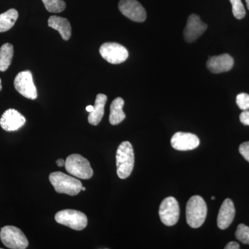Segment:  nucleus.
<instances>
[{
	"mask_svg": "<svg viewBox=\"0 0 249 249\" xmlns=\"http://www.w3.org/2000/svg\"><path fill=\"white\" fill-rule=\"evenodd\" d=\"M119 9L124 16L134 22H142L146 19V11L137 0H120Z\"/></svg>",
	"mask_w": 249,
	"mask_h": 249,
	"instance_id": "9d476101",
	"label": "nucleus"
},
{
	"mask_svg": "<svg viewBox=\"0 0 249 249\" xmlns=\"http://www.w3.org/2000/svg\"><path fill=\"white\" fill-rule=\"evenodd\" d=\"M117 175L121 179L129 178L133 170L134 154L133 147L129 142H121L116 156Z\"/></svg>",
	"mask_w": 249,
	"mask_h": 249,
	"instance_id": "f257e3e1",
	"label": "nucleus"
},
{
	"mask_svg": "<svg viewBox=\"0 0 249 249\" xmlns=\"http://www.w3.org/2000/svg\"><path fill=\"white\" fill-rule=\"evenodd\" d=\"M235 237L242 243L249 245V227L245 224H240L236 230Z\"/></svg>",
	"mask_w": 249,
	"mask_h": 249,
	"instance_id": "5701e85b",
	"label": "nucleus"
},
{
	"mask_svg": "<svg viewBox=\"0 0 249 249\" xmlns=\"http://www.w3.org/2000/svg\"><path fill=\"white\" fill-rule=\"evenodd\" d=\"M0 239L3 245L9 249H25L29 246V241L24 232L14 226L1 228Z\"/></svg>",
	"mask_w": 249,
	"mask_h": 249,
	"instance_id": "39448f33",
	"label": "nucleus"
},
{
	"mask_svg": "<svg viewBox=\"0 0 249 249\" xmlns=\"http://www.w3.org/2000/svg\"><path fill=\"white\" fill-rule=\"evenodd\" d=\"M18 18V11L14 9L0 14V33L6 32L14 27Z\"/></svg>",
	"mask_w": 249,
	"mask_h": 249,
	"instance_id": "aec40b11",
	"label": "nucleus"
},
{
	"mask_svg": "<svg viewBox=\"0 0 249 249\" xmlns=\"http://www.w3.org/2000/svg\"><path fill=\"white\" fill-rule=\"evenodd\" d=\"M65 165L67 171L77 178L89 179L93 176V172L89 160L78 154L69 156Z\"/></svg>",
	"mask_w": 249,
	"mask_h": 249,
	"instance_id": "20e7f679",
	"label": "nucleus"
},
{
	"mask_svg": "<svg viewBox=\"0 0 249 249\" xmlns=\"http://www.w3.org/2000/svg\"><path fill=\"white\" fill-rule=\"evenodd\" d=\"M107 101V97L106 95L99 93L96 96L93 111L90 112L88 116V121L90 124L97 125L100 124L104 115L105 106Z\"/></svg>",
	"mask_w": 249,
	"mask_h": 249,
	"instance_id": "f3484780",
	"label": "nucleus"
},
{
	"mask_svg": "<svg viewBox=\"0 0 249 249\" xmlns=\"http://www.w3.org/2000/svg\"><path fill=\"white\" fill-rule=\"evenodd\" d=\"M58 224L76 231H82L88 225V217L83 213L76 210L67 209L59 211L55 216Z\"/></svg>",
	"mask_w": 249,
	"mask_h": 249,
	"instance_id": "423d86ee",
	"label": "nucleus"
},
{
	"mask_svg": "<svg viewBox=\"0 0 249 249\" xmlns=\"http://www.w3.org/2000/svg\"><path fill=\"white\" fill-rule=\"evenodd\" d=\"M93 107L92 106H87L86 110L88 111V112H91L93 111Z\"/></svg>",
	"mask_w": 249,
	"mask_h": 249,
	"instance_id": "c85d7f7f",
	"label": "nucleus"
},
{
	"mask_svg": "<svg viewBox=\"0 0 249 249\" xmlns=\"http://www.w3.org/2000/svg\"><path fill=\"white\" fill-rule=\"evenodd\" d=\"M240 120L242 124L249 125V110L243 111V112L241 113Z\"/></svg>",
	"mask_w": 249,
	"mask_h": 249,
	"instance_id": "a878e982",
	"label": "nucleus"
},
{
	"mask_svg": "<svg viewBox=\"0 0 249 249\" xmlns=\"http://www.w3.org/2000/svg\"><path fill=\"white\" fill-rule=\"evenodd\" d=\"M234 65V60L228 53L211 57L206 62V67L213 73H220L230 71Z\"/></svg>",
	"mask_w": 249,
	"mask_h": 249,
	"instance_id": "4468645a",
	"label": "nucleus"
},
{
	"mask_svg": "<svg viewBox=\"0 0 249 249\" xmlns=\"http://www.w3.org/2000/svg\"><path fill=\"white\" fill-rule=\"evenodd\" d=\"M207 24L201 20L196 14H192L188 18L186 26L183 31V37L187 42H193L206 31Z\"/></svg>",
	"mask_w": 249,
	"mask_h": 249,
	"instance_id": "9b49d317",
	"label": "nucleus"
},
{
	"mask_svg": "<svg viewBox=\"0 0 249 249\" xmlns=\"http://www.w3.org/2000/svg\"><path fill=\"white\" fill-rule=\"evenodd\" d=\"M199 144L200 142L196 134L188 132H177L171 139L172 147L179 151L194 150Z\"/></svg>",
	"mask_w": 249,
	"mask_h": 249,
	"instance_id": "f8f14e48",
	"label": "nucleus"
},
{
	"mask_svg": "<svg viewBox=\"0 0 249 249\" xmlns=\"http://www.w3.org/2000/svg\"><path fill=\"white\" fill-rule=\"evenodd\" d=\"M211 199H212L213 200H214V199H215V197H214V196H213L212 197H211Z\"/></svg>",
	"mask_w": 249,
	"mask_h": 249,
	"instance_id": "473e14b6",
	"label": "nucleus"
},
{
	"mask_svg": "<svg viewBox=\"0 0 249 249\" xmlns=\"http://www.w3.org/2000/svg\"><path fill=\"white\" fill-rule=\"evenodd\" d=\"M231 3L232 11L234 17L237 19H242L245 17L246 11L242 0H229Z\"/></svg>",
	"mask_w": 249,
	"mask_h": 249,
	"instance_id": "4be33fe9",
	"label": "nucleus"
},
{
	"mask_svg": "<svg viewBox=\"0 0 249 249\" xmlns=\"http://www.w3.org/2000/svg\"><path fill=\"white\" fill-rule=\"evenodd\" d=\"M239 151L242 157L249 162V142H242L239 147Z\"/></svg>",
	"mask_w": 249,
	"mask_h": 249,
	"instance_id": "393cba45",
	"label": "nucleus"
},
{
	"mask_svg": "<svg viewBox=\"0 0 249 249\" xmlns=\"http://www.w3.org/2000/svg\"><path fill=\"white\" fill-rule=\"evenodd\" d=\"M235 215V209L231 199L224 201L217 216V226L219 229L225 230L231 224Z\"/></svg>",
	"mask_w": 249,
	"mask_h": 249,
	"instance_id": "2eb2a0df",
	"label": "nucleus"
},
{
	"mask_svg": "<svg viewBox=\"0 0 249 249\" xmlns=\"http://www.w3.org/2000/svg\"><path fill=\"white\" fill-rule=\"evenodd\" d=\"M14 86L18 92L24 97L35 100L37 97V89L30 71L19 72L14 80Z\"/></svg>",
	"mask_w": 249,
	"mask_h": 249,
	"instance_id": "1a4fd4ad",
	"label": "nucleus"
},
{
	"mask_svg": "<svg viewBox=\"0 0 249 249\" xmlns=\"http://www.w3.org/2000/svg\"><path fill=\"white\" fill-rule=\"evenodd\" d=\"M14 47L11 44L6 43L0 49V71L8 70L14 57Z\"/></svg>",
	"mask_w": 249,
	"mask_h": 249,
	"instance_id": "6ab92c4d",
	"label": "nucleus"
},
{
	"mask_svg": "<svg viewBox=\"0 0 249 249\" xmlns=\"http://www.w3.org/2000/svg\"><path fill=\"white\" fill-rule=\"evenodd\" d=\"M246 2H247V8L249 10V0H246Z\"/></svg>",
	"mask_w": 249,
	"mask_h": 249,
	"instance_id": "c756f323",
	"label": "nucleus"
},
{
	"mask_svg": "<svg viewBox=\"0 0 249 249\" xmlns=\"http://www.w3.org/2000/svg\"><path fill=\"white\" fill-rule=\"evenodd\" d=\"M236 103L242 110L249 109V94L246 93H239L236 98Z\"/></svg>",
	"mask_w": 249,
	"mask_h": 249,
	"instance_id": "b1692460",
	"label": "nucleus"
},
{
	"mask_svg": "<svg viewBox=\"0 0 249 249\" xmlns=\"http://www.w3.org/2000/svg\"><path fill=\"white\" fill-rule=\"evenodd\" d=\"M46 9L50 13H60L66 8L63 0H42Z\"/></svg>",
	"mask_w": 249,
	"mask_h": 249,
	"instance_id": "412c9836",
	"label": "nucleus"
},
{
	"mask_svg": "<svg viewBox=\"0 0 249 249\" xmlns=\"http://www.w3.org/2000/svg\"><path fill=\"white\" fill-rule=\"evenodd\" d=\"M160 220L163 224L172 227L178 223L180 209L178 200L173 196H168L162 201L159 211Z\"/></svg>",
	"mask_w": 249,
	"mask_h": 249,
	"instance_id": "6e6552de",
	"label": "nucleus"
},
{
	"mask_svg": "<svg viewBox=\"0 0 249 249\" xmlns=\"http://www.w3.org/2000/svg\"><path fill=\"white\" fill-rule=\"evenodd\" d=\"M124 106V101L121 97L115 98L111 103L109 121L113 125L121 124L125 119V114L123 111Z\"/></svg>",
	"mask_w": 249,
	"mask_h": 249,
	"instance_id": "a211bd4d",
	"label": "nucleus"
},
{
	"mask_svg": "<svg viewBox=\"0 0 249 249\" xmlns=\"http://www.w3.org/2000/svg\"><path fill=\"white\" fill-rule=\"evenodd\" d=\"M25 123V117L14 109H9L5 111L0 119L1 128L7 132L18 130Z\"/></svg>",
	"mask_w": 249,
	"mask_h": 249,
	"instance_id": "ddd939ff",
	"label": "nucleus"
},
{
	"mask_svg": "<svg viewBox=\"0 0 249 249\" xmlns=\"http://www.w3.org/2000/svg\"><path fill=\"white\" fill-rule=\"evenodd\" d=\"M240 248V245L235 242H229V243L224 247L225 249H239Z\"/></svg>",
	"mask_w": 249,
	"mask_h": 249,
	"instance_id": "bb28decb",
	"label": "nucleus"
},
{
	"mask_svg": "<svg viewBox=\"0 0 249 249\" xmlns=\"http://www.w3.org/2000/svg\"><path fill=\"white\" fill-rule=\"evenodd\" d=\"M49 181L57 193L71 196H77L81 191L83 187L79 180L61 172L51 173Z\"/></svg>",
	"mask_w": 249,
	"mask_h": 249,
	"instance_id": "7ed1b4c3",
	"label": "nucleus"
},
{
	"mask_svg": "<svg viewBox=\"0 0 249 249\" xmlns=\"http://www.w3.org/2000/svg\"><path fill=\"white\" fill-rule=\"evenodd\" d=\"M1 89H2V86H1V79H0V91H1Z\"/></svg>",
	"mask_w": 249,
	"mask_h": 249,
	"instance_id": "7c9ffc66",
	"label": "nucleus"
},
{
	"mask_svg": "<svg viewBox=\"0 0 249 249\" xmlns=\"http://www.w3.org/2000/svg\"><path fill=\"white\" fill-rule=\"evenodd\" d=\"M85 190H86V188H85V187H82L81 191H85Z\"/></svg>",
	"mask_w": 249,
	"mask_h": 249,
	"instance_id": "2f4dec72",
	"label": "nucleus"
},
{
	"mask_svg": "<svg viewBox=\"0 0 249 249\" xmlns=\"http://www.w3.org/2000/svg\"><path fill=\"white\" fill-rule=\"evenodd\" d=\"M207 205L201 196H191L186 205V221L193 229L202 226L207 215Z\"/></svg>",
	"mask_w": 249,
	"mask_h": 249,
	"instance_id": "f03ea898",
	"label": "nucleus"
},
{
	"mask_svg": "<svg viewBox=\"0 0 249 249\" xmlns=\"http://www.w3.org/2000/svg\"><path fill=\"white\" fill-rule=\"evenodd\" d=\"M56 163L58 166L62 167L65 165V161L63 160H62V159H59V160H56Z\"/></svg>",
	"mask_w": 249,
	"mask_h": 249,
	"instance_id": "cd10ccee",
	"label": "nucleus"
},
{
	"mask_svg": "<svg viewBox=\"0 0 249 249\" xmlns=\"http://www.w3.org/2000/svg\"><path fill=\"white\" fill-rule=\"evenodd\" d=\"M49 27L58 31L64 40H69L71 36V27L66 18L52 16L49 18Z\"/></svg>",
	"mask_w": 249,
	"mask_h": 249,
	"instance_id": "dca6fc26",
	"label": "nucleus"
},
{
	"mask_svg": "<svg viewBox=\"0 0 249 249\" xmlns=\"http://www.w3.org/2000/svg\"><path fill=\"white\" fill-rule=\"evenodd\" d=\"M99 52L103 59L113 65H117L125 61L129 55L127 49L116 42L103 44L100 47Z\"/></svg>",
	"mask_w": 249,
	"mask_h": 249,
	"instance_id": "0eeeda50",
	"label": "nucleus"
}]
</instances>
